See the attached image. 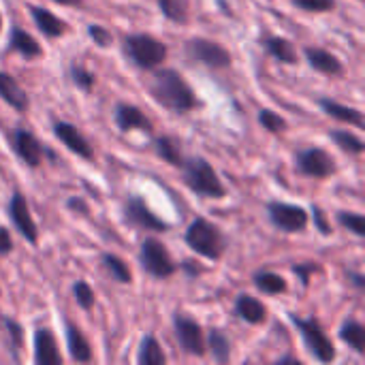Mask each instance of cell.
I'll list each match as a JSON object with an SVG mask.
<instances>
[{
    "label": "cell",
    "instance_id": "1",
    "mask_svg": "<svg viewBox=\"0 0 365 365\" xmlns=\"http://www.w3.org/2000/svg\"><path fill=\"white\" fill-rule=\"evenodd\" d=\"M150 94L158 105L180 115L190 113L201 105L192 86L175 68H160V66L154 68V75L150 81Z\"/></svg>",
    "mask_w": 365,
    "mask_h": 365
},
{
    "label": "cell",
    "instance_id": "2",
    "mask_svg": "<svg viewBox=\"0 0 365 365\" xmlns=\"http://www.w3.org/2000/svg\"><path fill=\"white\" fill-rule=\"evenodd\" d=\"M184 242L195 255H199L207 261H220L229 248V240L220 231V227L203 216H197L188 225V229L184 233Z\"/></svg>",
    "mask_w": 365,
    "mask_h": 365
},
{
    "label": "cell",
    "instance_id": "3",
    "mask_svg": "<svg viewBox=\"0 0 365 365\" xmlns=\"http://www.w3.org/2000/svg\"><path fill=\"white\" fill-rule=\"evenodd\" d=\"M122 53L133 66L141 71H154L167 60L169 47L154 34L133 32L122 38Z\"/></svg>",
    "mask_w": 365,
    "mask_h": 365
},
{
    "label": "cell",
    "instance_id": "4",
    "mask_svg": "<svg viewBox=\"0 0 365 365\" xmlns=\"http://www.w3.org/2000/svg\"><path fill=\"white\" fill-rule=\"evenodd\" d=\"M182 175H184L182 180L188 186V190H192L201 199H225L227 197V188L220 182L216 169L203 156L186 158L182 165Z\"/></svg>",
    "mask_w": 365,
    "mask_h": 365
},
{
    "label": "cell",
    "instance_id": "5",
    "mask_svg": "<svg viewBox=\"0 0 365 365\" xmlns=\"http://www.w3.org/2000/svg\"><path fill=\"white\" fill-rule=\"evenodd\" d=\"M289 319H291V323L295 325V329L299 331L306 351H308L319 364H331V361H336V357H338L336 344H334V340L325 334V329H323V325H321L319 319H314V317L302 319V317H297V314H293V312H289Z\"/></svg>",
    "mask_w": 365,
    "mask_h": 365
},
{
    "label": "cell",
    "instance_id": "6",
    "mask_svg": "<svg viewBox=\"0 0 365 365\" xmlns=\"http://www.w3.org/2000/svg\"><path fill=\"white\" fill-rule=\"evenodd\" d=\"M139 263L143 272L156 280L171 278L178 272V263L173 261L169 248L156 240V237H145L139 246Z\"/></svg>",
    "mask_w": 365,
    "mask_h": 365
},
{
    "label": "cell",
    "instance_id": "7",
    "mask_svg": "<svg viewBox=\"0 0 365 365\" xmlns=\"http://www.w3.org/2000/svg\"><path fill=\"white\" fill-rule=\"evenodd\" d=\"M184 53L192 62H199L212 71H225L233 64V56L225 45H220L218 41H212V38H203V36L188 38L184 43Z\"/></svg>",
    "mask_w": 365,
    "mask_h": 365
},
{
    "label": "cell",
    "instance_id": "8",
    "mask_svg": "<svg viewBox=\"0 0 365 365\" xmlns=\"http://www.w3.org/2000/svg\"><path fill=\"white\" fill-rule=\"evenodd\" d=\"M122 220L126 227L130 229H139V231H152V233H167L171 229L169 222H165L163 218H158L148 201L139 195H130L124 201V210H122Z\"/></svg>",
    "mask_w": 365,
    "mask_h": 365
},
{
    "label": "cell",
    "instance_id": "9",
    "mask_svg": "<svg viewBox=\"0 0 365 365\" xmlns=\"http://www.w3.org/2000/svg\"><path fill=\"white\" fill-rule=\"evenodd\" d=\"M295 171L306 178L325 180V178L336 175L338 165H336V158L327 150L312 145V148H304L295 152Z\"/></svg>",
    "mask_w": 365,
    "mask_h": 365
},
{
    "label": "cell",
    "instance_id": "10",
    "mask_svg": "<svg viewBox=\"0 0 365 365\" xmlns=\"http://www.w3.org/2000/svg\"><path fill=\"white\" fill-rule=\"evenodd\" d=\"M269 222L282 233H304L310 222V214L306 207L284 201H269L265 205Z\"/></svg>",
    "mask_w": 365,
    "mask_h": 365
},
{
    "label": "cell",
    "instance_id": "11",
    "mask_svg": "<svg viewBox=\"0 0 365 365\" xmlns=\"http://www.w3.org/2000/svg\"><path fill=\"white\" fill-rule=\"evenodd\" d=\"M171 323H173V336L186 355H192V357H205L207 355L205 331H203L201 323H197L192 317H186L184 312H175Z\"/></svg>",
    "mask_w": 365,
    "mask_h": 365
},
{
    "label": "cell",
    "instance_id": "12",
    "mask_svg": "<svg viewBox=\"0 0 365 365\" xmlns=\"http://www.w3.org/2000/svg\"><path fill=\"white\" fill-rule=\"evenodd\" d=\"M6 216L11 220V225L15 227V231L28 242V244H36L38 242V227L32 218V212H30V205H28V199L24 192L15 190L6 203Z\"/></svg>",
    "mask_w": 365,
    "mask_h": 365
},
{
    "label": "cell",
    "instance_id": "13",
    "mask_svg": "<svg viewBox=\"0 0 365 365\" xmlns=\"http://www.w3.org/2000/svg\"><path fill=\"white\" fill-rule=\"evenodd\" d=\"M51 133L75 156H79L83 160H94V148H92V143L88 141V137L75 124L64 122V120H56L53 126H51Z\"/></svg>",
    "mask_w": 365,
    "mask_h": 365
},
{
    "label": "cell",
    "instance_id": "14",
    "mask_svg": "<svg viewBox=\"0 0 365 365\" xmlns=\"http://www.w3.org/2000/svg\"><path fill=\"white\" fill-rule=\"evenodd\" d=\"M11 148L15 152V156L30 169H36L41 167L43 163V145L38 141V137L34 133H30L28 128L24 126H17L13 128L11 133Z\"/></svg>",
    "mask_w": 365,
    "mask_h": 365
},
{
    "label": "cell",
    "instance_id": "15",
    "mask_svg": "<svg viewBox=\"0 0 365 365\" xmlns=\"http://www.w3.org/2000/svg\"><path fill=\"white\" fill-rule=\"evenodd\" d=\"M113 122L122 133L130 130H141V133H152V120L130 103H118L113 109Z\"/></svg>",
    "mask_w": 365,
    "mask_h": 365
},
{
    "label": "cell",
    "instance_id": "16",
    "mask_svg": "<svg viewBox=\"0 0 365 365\" xmlns=\"http://www.w3.org/2000/svg\"><path fill=\"white\" fill-rule=\"evenodd\" d=\"M4 53H17L24 60H36V58H43V47L28 30L19 26H11Z\"/></svg>",
    "mask_w": 365,
    "mask_h": 365
},
{
    "label": "cell",
    "instance_id": "17",
    "mask_svg": "<svg viewBox=\"0 0 365 365\" xmlns=\"http://www.w3.org/2000/svg\"><path fill=\"white\" fill-rule=\"evenodd\" d=\"M34 364L36 365H60L62 355L58 351L56 336L49 327H38L34 329Z\"/></svg>",
    "mask_w": 365,
    "mask_h": 365
},
{
    "label": "cell",
    "instance_id": "18",
    "mask_svg": "<svg viewBox=\"0 0 365 365\" xmlns=\"http://www.w3.org/2000/svg\"><path fill=\"white\" fill-rule=\"evenodd\" d=\"M28 11H30V17L34 21V26L38 28V32L47 38H60L66 34L68 30V24L58 17L56 13H51L49 9L45 6H38V4H28Z\"/></svg>",
    "mask_w": 365,
    "mask_h": 365
},
{
    "label": "cell",
    "instance_id": "19",
    "mask_svg": "<svg viewBox=\"0 0 365 365\" xmlns=\"http://www.w3.org/2000/svg\"><path fill=\"white\" fill-rule=\"evenodd\" d=\"M304 56H306V62L317 71V73H323L327 77H340L344 73V64L340 62V58L336 53H331L329 49H323V47H304Z\"/></svg>",
    "mask_w": 365,
    "mask_h": 365
},
{
    "label": "cell",
    "instance_id": "20",
    "mask_svg": "<svg viewBox=\"0 0 365 365\" xmlns=\"http://www.w3.org/2000/svg\"><path fill=\"white\" fill-rule=\"evenodd\" d=\"M233 314L248 325H263L267 321L269 310L261 299H257L248 293H240L233 304Z\"/></svg>",
    "mask_w": 365,
    "mask_h": 365
},
{
    "label": "cell",
    "instance_id": "21",
    "mask_svg": "<svg viewBox=\"0 0 365 365\" xmlns=\"http://www.w3.org/2000/svg\"><path fill=\"white\" fill-rule=\"evenodd\" d=\"M0 98L13 107L19 113H26L30 109V96L21 88V83L6 71H0Z\"/></svg>",
    "mask_w": 365,
    "mask_h": 365
},
{
    "label": "cell",
    "instance_id": "22",
    "mask_svg": "<svg viewBox=\"0 0 365 365\" xmlns=\"http://www.w3.org/2000/svg\"><path fill=\"white\" fill-rule=\"evenodd\" d=\"M259 45L272 56L276 58L278 62L282 64H297V49L295 45L287 38V36H280V34H272V32H263L259 36Z\"/></svg>",
    "mask_w": 365,
    "mask_h": 365
},
{
    "label": "cell",
    "instance_id": "23",
    "mask_svg": "<svg viewBox=\"0 0 365 365\" xmlns=\"http://www.w3.org/2000/svg\"><path fill=\"white\" fill-rule=\"evenodd\" d=\"M62 325H64V340H66V349H68L71 359L77 364L92 361V346H90L88 338L81 334V329L66 319L62 321Z\"/></svg>",
    "mask_w": 365,
    "mask_h": 365
},
{
    "label": "cell",
    "instance_id": "24",
    "mask_svg": "<svg viewBox=\"0 0 365 365\" xmlns=\"http://www.w3.org/2000/svg\"><path fill=\"white\" fill-rule=\"evenodd\" d=\"M319 107L325 115H329L331 120L336 122H342V124H349V126H357V128H364L365 118L361 113V109H355V107H349V105H342L334 98H319Z\"/></svg>",
    "mask_w": 365,
    "mask_h": 365
},
{
    "label": "cell",
    "instance_id": "25",
    "mask_svg": "<svg viewBox=\"0 0 365 365\" xmlns=\"http://www.w3.org/2000/svg\"><path fill=\"white\" fill-rule=\"evenodd\" d=\"M154 152L158 154L160 160H165L167 165L178 167V169H182V165L186 160L180 141L175 137H171V135H158V137H154Z\"/></svg>",
    "mask_w": 365,
    "mask_h": 365
},
{
    "label": "cell",
    "instance_id": "26",
    "mask_svg": "<svg viewBox=\"0 0 365 365\" xmlns=\"http://www.w3.org/2000/svg\"><path fill=\"white\" fill-rule=\"evenodd\" d=\"M205 351L212 355V359H214L216 364H231V340H229V336H227L222 329L212 327V329L207 331Z\"/></svg>",
    "mask_w": 365,
    "mask_h": 365
},
{
    "label": "cell",
    "instance_id": "27",
    "mask_svg": "<svg viewBox=\"0 0 365 365\" xmlns=\"http://www.w3.org/2000/svg\"><path fill=\"white\" fill-rule=\"evenodd\" d=\"M340 340L357 355H365V327L357 319H346L338 331Z\"/></svg>",
    "mask_w": 365,
    "mask_h": 365
},
{
    "label": "cell",
    "instance_id": "28",
    "mask_svg": "<svg viewBox=\"0 0 365 365\" xmlns=\"http://www.w3.org/2000/svg\"><path fill=\"white\" fill-rule=\"evenodd\" d=\"M0 327H2L4 338H6V349H9L11 359L19 361V353L24 349V327L15 319L4 317V314H0Z\"/></svg>",
    "mask_w": 365,
    "mask_h": 365
},
{
    "label": "cell",
    "instance_id": "29",
    "mask_svg": "<svg viewBox=\"0 0 365 365\" xmlns=\"http://www.w3.org/2000/svg\"><path fill=\"white\" fill-rule=\"evenodd\" d=\"M252 284H255L261 293H265V295H282V293L289 291L287 280H284L280 274L269 272V269H259V272H255V274H252Z\"/></svg>",
    "mask_w": 365,
    "mask_h": 365
},
{
    "label": "cell",
    "instance_id": "30",
    "mask_svg": "<svg viewBox=\"0 0 365 365\" xmlns=\"http://www.w3.org/2000/svg\"><path fill=\"white\" fill-rule=\"evenodd\" d=\"M101 265L109 274V278L118 284H133V274L126 265V261L113 252H103L101 255Z\"/></svg>",
    "mask_w": 365,
    "mask_h": 365
},
{
    "label": "cell",
    "instance_id": "31",
    "mask_svg": "<svg viewBox=\"0 0 365 365\" xmlns=\"http://www.w3.org/2000/svg\"><path fill=\"white\" fill-rule=\"evenodd\" d=\"M137 364L139 365H165L167 364V355L160 346V342L148 334L143 336L141 344H139V353H137Z\"/></svg>",
    "mask_w": 365,
    "mask_h": 365
},
{
    "label": "cell",
    "instance_id": "32",
    "mask_svg": "<svg viewBox=\"0 0 365 365\" xmlns=\"http://www.w3.org/2000/svg\"><path fill=\"white\" fill-rule=\"evenodd\" d=\"M329 139H331L342 152H346L349 156H361V154H364V139H361L359 135L346 130V128H334V130H329Z\"/></svg>",
    "mask_w": 365,
    "mask_h": 365
},
{
    "label": "cell",
    "instance_id": "33",
    "mask_svg": "<svg viewBox=\"0 0 365 365\" xmlns=\"http://www.w3.org/2000/svg\"><path fill=\"white\" fill-rule=\"evenodd\" d=\"M165 19L173 24H186L190 17V2L188 0H156Z\"/></svg>",
    "mask_w": 365,
    "mask_h": 365
},
{
    "label": "cell",
    "instance_id": "34",
    "mask_svg": "<svg viewBox=\"0 0 365 365\" xmlns=\"http://www.w3.org/2000/svg\"><path fill=\"white\" fill-rule=\"evenodd\" d=\"M68 79L81 92H92L94 86H96V75L88 66H83V64H79L75 60L68 64Z\"/></svg>",
    "mask_w": 365,
    "mask_h": 365
},
{
    "label": "cell",
    "instance_id": "35",
    "mask_svg": "<svg viewBox=\"0 0 365 365\" xmlns=\"http://www.w3.org/2000/svg\"><path fill=\"white\" fill-rule=\"evenodd\" d=\"M257 120H259V126H263L272 135H280V133H284L289 128V122L280 113H276L274 109H267V107L259 109Z\"/></svg>",
    "mask_w": 365,
    "mask_h": 365
},
{
    "label": "cell",
    "instance_id": "36",
    "mask_svg": "<svg viewBox=\"0 0 365 365\" xmlns=\"http://www.w3.org/2000/svg\"><path fill=\"white\" fill-rule=\"evenodd\" d=\"M71 295H73V299H75V304L81 308V310H92L94 308V304H96V293H94V289L86 282V280H77L73 287H71Z\"/></svg>",
    "mask_w": 365,
    "mask_h": 365
},
{
    "label": "cell",
    "instance_id": "37",
    "mask_svg": "<svg viewBox=\"0 0 365 365\" xmlns=\"http://www.w3.org/2000/svg\"><path fill=\"white\" fill-rule=\"evenodd\" d=\"M336 220L342 229H346L349 233H353L355 237H365V218L364 214H355V212H338Z\"/></svg>",
    "mask_w": 365,
    "mask_h": 365
},
{
    "label": "cell",
    "instance_id": "38",
    "mask_svg": "<svg viewBox=\"0 0 365 365\" xmlns=\"http://www.w3.org/2000/svg\"><path fill=\"white\" fill-rule=\"evenodd\" d=\"M86 32H88L90 41H92L96 47H101V49H107V47L113 45V34H111V30L105 28V26H101V24H90Z\"/></svg>",
    "mask_w": 365,
    "mask_h": 365
},
{
    "label": "cell",
    "instance_id": "39",
    "mask_svg": "<svg viewBox=\"0 0 365 365\" xmlns=\"http://www.w3.org/2000/svg\"><path fill=\"white\" fill-rule=\"evenodd\" d=\"M291 4L308 13H329L338 6V0H291Z\"/></svg>",
    "mask_w": 365,
    "mask_h": 365
},
{
    "label": "cell",
    "instance_id": "40",
    "mask_svg": "<svg viewBox=\"0 0 365 365\" xmlns=\"http://www.w3.org/2000/svg\"><path fill=\"white\" fill-rule=\"evenodd\" d=\"M310 216H312V222H314V229L323 235V237H329V235H334V227H331V220L327 218V214L319 207V205H312L310 207V212H308Z\"/></svg>",
    "mask_w": 365,
    "mask_h": 365
},
{
    "label": "cell",
    "instance_id": "41",
    "mask_svg": "<svg viewBox=\"0 0 365 365\" xmlns=\"http://www.w3.org/2000/svg\"><path fill=\"white\" fill-rule=\"evenodd\" d=\"M291 272L297 276V280L302 282V287H304V289H308V287H310V280H312V274H314V272H321V265H317L314 261L297 263V265H293V267H291Z\"/></svg>",
    "mask_w": 365,
    "mask_h": 365
},
{
    "label": "cell",
    "instance_id": "42",
    "mask_svg": "<svg viewBox=\"0 0 365 365\" xmlns=\"http://www.w3.org/2000/svg\"><path fill=\"white\" fill-rule=\"evenodd\" d=\"M13 237H11V231L6 227L0 225V257H9L13 252Z\"/></svg>",
    "mask_w": 365,
    "mask_h": 365
},
{
    "label": "cell",
    "instance_id": "43",
    "mask_svg": "<svg viewBox=\"0 0 365 365\" xmlns=\"http://www.w3.org/2000/svg\"><path fill=\"white\" fill-rule=\"evenodd\" d=\"M66 210H71L73 214H79V216H88V212H90L88 203L83 199H79V197H71L66 201Z\"/></svg>",
    "mask_w": 365,
    "mask_h": 365
},
{
    "label": "cell",
    "instance_id": "44",
    "mask_svg": "<svg viewBox=\"0 0 365 365\" xmlns=\"http://www.w3.org/2000/svg\"><path fill=\"white\" fill-rule=\"evenodd\" d=\"M182 272L188 276V278H199L203 274V267L197 263V261H190V259H184L182 261Z\"/></svg>",
    "mask_w": 365,
    "mask_h": 365
},
{
    "label": "cell",
    "instance_id": "45",
    "mask_svg": "<svg viewBox=\"0 0 365 365\" xmlns=\"http://www.w3.org/2000/svg\"><path fill=\"white\" fill-rule=\"evenodd\" d=\"M346 278H349V282H351L357 291H364L365 289L364 274H359V272H346Z\"/></svg>",
    "mask_w": 365,
    "mask_h": 365
},
{
    "label": "cell",
    "instance_id": "46",
    "mask_svg": "<svg viewBox=\"0 0 365 365\" xmlns=\"http://www.w3.org/2000/svg\"><path fill=\"white\" fill-rule=\"evenodd\" d=\"M302 365V359L299 357H295V355H284V357H280V359H276V365Z\"/></svg>",
    "mask_w": 365,
    "mask_h": 365
},
{
    "label": "cell",
    "instance_id": "47",
    "mask_svg": "<svg viewBox=\"0 0 365 365\" xmlns=\"http://www.w3.org/2000/svg\"><path fill=\"white\" fill-rule=\"evenodd\" d=\"M60 6H75V9H83V0H51Z\"/></svg>",
    "mask_w": 365,
    "mask_h": 365
},
{
    "label": "cell",
    "instance_id": "48",
    "mask_svg": "<svg viewBox=\"0 0 365 365\" xmlns=\"http://www.w3.org/2000/svg\"><path fill=\"white\" fill-rule=\"evenodd\" d=\"M0 32H2V13H0Z\"/></svg>",
    "mask_w": 365,
    "mask_h": 365
},
{
    "label": "cell",
    "instance_id": "49",
    "mask_svg": "<svg viewBox=\"0 0 365 365\" xmlns=\"http://www.w3.org/2000/svg\"><path fill=\"white\" fill-rule=\"evenodd\" d=\"M0 293H2V289H0Z\"/></svg>",
    "mask_w": 365,
    "mask_h": 365
}]
</instances>
